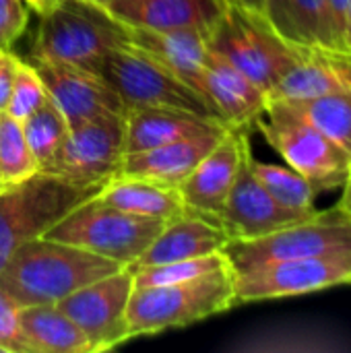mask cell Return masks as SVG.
<instances>
[{
	"mask_svg": "<svg viewBox=\"0 0 351 353\" xmlns=\"http://www.w3.org/2000/svg\"><path fill=\"white\" fill-rule=\"evenodd\" d=\"M122 267L126 265L41 236L21 244L10 254L0 271V290L19 308L58 304Z\"/></svg>",
	"mask_w": 351,
	"mask_h": 353,
	"instance_id": "6da1fadb",
	"label": "cell"
},
{
	"mask_svg": "<svg viewBox=\"0 0 351 353\" xmlns=\"http://www.w3.org/2000/svg\"><path fill=\"white\" fill-rule=\"evenodd\" d=\"M236 304L234 269L225 265L190 281L134 288L128 300L130 337L180 329L221 314Z\"/></svg>",
	"mask_w": 351,
	"mask_h": 353,
	"instance_id": "7a4b0ae2",
	"label": "cell"
},
{
	"mask_svg": "<svg viewBox=\"0 0 351 353\" xmlns=\"http://www.w3.org/2000/svg\"><path fill=\"white\" fill-rule=\"evenodd\" d=\"M39 17L31 56L48 62L99 74L103 58L116 46L128 41L124 25L103 6L87 0H62Z\"/></svg>",
	"mask_w": 351,
	"mask_h": 353,
	"instance_id": "3957f363",
	"label": "cell"
},
{
	"mask_svg": "<svg viewBox=\"0 0 351 353\" xmlns=\"http://www.w3.org/2000/svg\"><path fill=\"white\" fill-rule=\"evenodd\" d=\"M103 186H79L35 172L0 190V271L21 244L46 236L64 215L95 199Z\"/></svg>",
	"mask_w": 351,
	"mask_h": 353,
	"instance_id": "277c9868",
	"label": "cell"
},
{
	"mask_svg": "<svg viewBox=\"0 0 351 353\" xmlns=\"http://www.w3.org/2000/svg\"><path fill=\"white\" fill-rule=\"evenodd\" d=\"M209 48L254 81L267 95L306 52L288 43L263 14L230 0H225L223 14L209 35Z\"/></svg>",
	"mask_w": 351,
	"mask_h": 353,
	"instance_id": "5b68a950",
	"label": "cell"
},
{
	"mask_svg": "<svg viewBox=\"0 0 351 353\" xmlns=\"http://www.w3.org/2000/svg\"><path fill=\"white\" fill-rule=\"evenodd\" d=\"M254 126L283 157L285 165L302 174L319 194L345 186L351 174L350 157L290 103L269 99Z\"/></svg>",
	"mask_w": 351,
	"mask_h": 353,
	"instance_id": "8992f818",
	"label": "cell"
},
{
	"mask_svg": "<svg viewBox=\"0 0 351 353\" xmlns=\"http://www.w3.org/2000/svg\"><path fill=\"white\" fill-rule=\"evenodd\" d=\"M166 223L163 219L116 209L95 196L64 215L46 238L72 244L120 265H132Z\"/></svg>",
	"mask_w": 351,
	"mask_h": 353,
	"instance_id": "52a82bcc",
	"label": "cell"
},
{
	"mask_svg": "<svg viewBox=\"0 0 351 353\" xmlns=\"http://www.w3.org/2000/svg\"><path fill=\"white\" fill-rule=\"evenodd\" d=\"M99 77H103L114 87L126 110L168 108L217 118L213 108L197 89H192L184 79H180L159 60L151 58L128 41L116 46L103 58Z\"/></svg>",
	"mask_w": 351,
	"mask_h": 353,
	"instance_id": "ba28073f",
	"label": "cell"
},
{
	"mask_svg": "<svg viewBox=\"0 0 351 353\" xmlns=\"http://www.w3.org/2000/svg\"><path fill=\"white\" fill-rule=\"evenodd\" d=\"M345 250H351V217L337 205L327 211H317L312 217L267 236L252 240H230L223 246V254L234 271H244L275 261Z\"/></svg>",
	"mask_w": 351,
	"mask_h": 353,
	"instance_id": "9c48e42d",
	"label": "cell"
},
{
	"mask_svg": "<svg viewBox=\"0 0 351 353\" xmlns=\"http://www.w3.org/2000/svg\"><path fill=\"white\" fill-rule=\"evenodd\" d=\"M124 141V116L108 114L72 124L54 157L39 172L79 186L108 184L122 168Z\"/></svg>",
	"mask_w": 351,
	"mask_h": 353,
	"instance_id": "30bf717a",
	"label": "cell"
},
{
	"mask_svg": "<svg viewBox=\"0 0 351 353\" xmlns=\"http://www.w3.org/2000/svg\"><path fill=\"white\" fill-rule=\"evenodd\" d=\"M351 283V250L300 256L234 271L236 304L314 294Z\"/></svg>",
	"mask_w": 351,
	"mask_h": 353,
	"instance_id": "8fae6325",
	"label": "cell"
},
{
	"mask_svg": "<svg viewBox=\"0 0 351 353\" xmlns=\"http://www.w3.org/2000/svg\"><path fill=\"white\" fill-rule=\"evenodd\" d=\"M134 290V273L126 265L97 281L87 283L56 306L83 331L93 353L108 352L130 337L128 300Z\"/></svg>",
	"mask_w": 351,
	"mask_h": 353,
	"instance_id": "7c38bea8",
	"label": "cell"
},
{
	"mask_svg": "<svg viewBox=\"0 0 351 353\" xmlns=\"http://www.w3.org/2000/svg\"><path fill=\"white\" fill-rule=\"evenodd\" d=\"M250 159H252V149L246 151L244 161L234 180V186L228 194V201L217 217L228 240L261 238L314 215V213H298L279 205L257 180Z\"/></svg>",
	"mask_w": 351,
	"mask_h": 353,
	"instance_id": "4fadbf2b",
	"label": "cell"
},
{
	"mask_svg": "<svg viewBox=\"0 0 351 353\" xmlns=\"http://www.w3.org/2000/svg\"><path fill=\"white\" fill-rule=\"evenodd\" d=\"M31 66L39 72L50 99L62 112L68 126L108 114L126 116L128 112L114 87L97 72L35 56H31Z\"/></svg>",
	"mask_w": 351,
	"mask_h": 353,
	"instance_id": "5bb4252c",
	"label": "cell"
},
{
	"mask_svg": "<svg viewBox=\"0 0 351 353\" xmlns=\"http://www.w3.org/2000/svg\"><path fill=\"white\" fill-rule=\"evenodd\" d=\"M248 149V128H230L178 186L186 207L203 215L219 217Z\"/></svg>",
	"mask_w": 351,
	"mask_h": 353,
	"instance_id": "9a60e30c",
	"label": "cell"
},
{
	"mask_svg": "<svg viewBox=\"0 0 351 353\" xmlns=\"http://www.w3.org/2000/svg\"><path fill=\"white\" fill-rule=\"evenodd\" d=\"M199 91L217 118L230 128L250 130L269 103L267 91L213 50L209 52V60L203 68Z\"/></svg>",
	"mask_w": 351,
	"mask_h": 353,
	"instance_id": "2e32d148",
	"label": "cell"
},
{
	"mask_svg": "<svg viewBox=\"0 0 351 353\" xmlns=\"http://www.w3.org/2000/svg\"><path fill=\"white\" fill-rule=\"evenodd\" d=\"M228 242L230 240L217 217L188 209V213L168 221L147 250L128 267L141 269L161 263L199 259L223 250Z\"/></svg>",
	"mask_w": 351,
	"mask_h": 353,
	"instance_id": "e0dca14e",
	"label": "cell"
},
{
	"mask_svg": "<svg viewBox=\"0 0 351 353\" xmlns=\"http://www.w3.org/2000/svg\"><path fill=\"white\" fill-rule=\"evenodd\" d=\"M124 120H126L124 155L141 153L176 141H186L205 134H219L230 130V126L217 118H207V116H199L182 110H168V108H134L126 112Z\"/></svg>",
	"mask_w": 351,
	"mask_h": 353,
	"instance_id": "ac0fdd59",
	"label": "cell"
},
{
	"mask_svg": "<svg viewBox=\"0 0 351 353\" xmlns=\"http://www.w3.org/2000/svg\"><path fill=\"white\" fill-rule=\"evenodd\" d=\"M225 0H112L106 10L141 29H199L211 35Z\"/></svg>",
	"mask_w": 351,
	"mask_h": 353,
	"instance_id": "d6986e66",
	"label": "cell"
},
{
	"mask_svg": "<svg viewBox=\"0 0 351 353\" xmlns=\"http://www.w3.org/2000/svg\"><path fill=\"white\" fill-rule=\"evenodd\" d=\"M351 91V56L333 50H306L273 85L269 99L304 101L329 93Z\"/></svg>",
	"mask_w": 351,
	"mask_h": 353,
	"instance_id": "ffe728a7",
	"label": "cell"
},
{
	"mask_svg": "<svg viewBox=\"0 0 351 353\" xmlns=\"http://www.w3.org/2000/svg\"><path fill=\"white\" fill-rule=\"evenodd\" d=\"M124 25V23H122ZM128 43L159 60L192 89L199 91L203 68L209 60V33L199 29H141L124 25ZM201 93V91H199Z\"/></svg>",
	"mask_w": 351,
	"mask_h": 353,
	"instance_id": "44dd1931",
	"label": "cell"
},
{
	"mask_svg": "<svg viewBox=\"0 0 351 353\" xmlns=\"http://www.w3.org/2000/svg\"><path fill=\"white\" fill-rule=\"evenodd\" d=\"M225 132L176 141L141 153L124 155L118 176L151 178L180 186L190 176V172L201 163V159L223 139Z\"/></svg>",
	"mask_w": 351,
	"mask_h": 353,
	"instance_id": "7402d4cb",
	"label": "cell"
},
{
	"mask_svg": "<svg viewBox=\"0 0 351 353\" xmlns=\"http://www.w3.org/2000/svg\"><path fill=\"white\" fill-rule=\"evenodd\" d=\"M263 17L298 50L337 52L327 0H265Z\"/></svg>",
	"mask_w": 351,
	"mask_h": 353,
	"instance_id": "603a6c76",
	"label": "cell"
},
{
	"mask_svg": "<svg viewBox=\"0 0 351 353\" xmlns=\"http://www.w3.org/2000/svg\"><path fill=\"white\" fill-rule=\"evenodd\" d=\"M97 196L116 209L163 221H172L188 213L178 186L151 178L116 176L103 186Z\"/></svg>",
	"mask_w": 351,
	"mask_h": 353,
	"instance_id": "cb8c5ba5",
	"label": "cell"
},
{
	"mask_svg": "<svg viewBox=\"0 0 351 353\" xmlns=\"http://www.w3.org/2000/svg\"><path fill=\"white\" fill-rule=\"evenodd\" d=\"M19 329L29 353H93L83 331L56 304L19 308Z\"/></svg>",
	"mask_w": 351,
	"mask_h": 353,
	"instance_id": "d4e9b609",
	"label": "cell"
},
{
	"mask_svg": "<svg viewBox=\"0 0 351 353\" xmlns=\"http://www.w3.org/2000/svg\"><path fill=\"white\" fill-rule=\"evenodd\" d=\"M290 105L351 159V91L294 101Z\"/></svg>",
	"mask_w": 351,
	"mask_h": 353,
	"instance_id": "484cf974",
	"label": "cell"
},
{
	"mask_svg": "<svg viewBox=\"0 0 351 353\" xmlns=\"http://www.w3.org/2000/svg\"><path fill=\"white\" fill-rule=\"evenodd\" d=\"M252 172L257 180L265 186V190L283 207L298 211V213H317V196L319 192L312 188V184L292 170L290 165H279V163H267L250 159Z\"/></svg>",
	"mask_w": 351,
	"mask_h": 353,
	"instance_id": "4316f807",
	"label": "cell"
},
{
	"mask_svg": "<svg viewBox=\"0 0 351 353\" xmlns=\"http://www.w3.org/2000/svg\"><path fill=\"white\" fill-rule=\"evenodd\" d=\"M21 128L39 172L54 157L70 126L48 95V99L21 122Z\"/></svg>",
	"mask_w": 351,
	"mask_h": 353,
	"instance_id": "83f0119b",
	"label": "cell"
},
{
	"mask_svg": "<svg viewBox=\"0 0 351 353\" xmlns=\"http://www.w3.org/2000/svg\"><path fill=\"white\" fill-rule=\"evenodd\" d=\"M37 172V163L25 141L21 122L0 114V178L6 184H17L27 180Z\"/></svg>",
	"mask_w": 351,
	"mask_h": 353,
	"instance_id": "f1b7e54d",
	"label": "cell"
},
{
	"mask_svg": "<svg viewBox=\"0 0 351 353\" xmlns=\"http://www.w3.org/2000/svg\"><path fill=\"white\" fill-rule=\"evenodd\" d=\"M225 265H230V261L223 254V250H219V252L199 256V259L141 267V269H132L134 288H153V285H170V283H180V281H190V279L207 275L215 269H221Z\"/></svg>",
	"mask_w": 351,
	"mask_h": 353,
	"instance_id": "f546056e",
	"label": "cell"
},
{
	"mask_svg": "<svg viewBox=\"0 0 351 353\" xmlns=\"http://www.w3.org/2000/svg\"><path fill=\"white\" fill-rule=\"evenodd\" d=\"M46 99H48V91H46V85H43L39 72L31 66V62L19 60L14 81H12V89H10L4 112L8 116H12L14 120L23 122Z\"/></svg>",
	"mask_w": 351,
	"mask_h": 353,
	"instance_id": "4dcf8cb0",
	"label": "cell"
},
{
	"mask_svg": "<svg viewBox=\"0 0 351 353\" xmlns=\"http://www.w3.org/2000/svg\"><path fill=\"white\" fill-rule=\"evenodd\" d=\"M29 23V6L23 0H0V50H10Z\"/></svg>",
	"mask_w": 351,
	"mask_h": 353,
	"instance_id": "1f68e13d",
	"label": "cell"
},
{
	"mask_svg": "<svg viewBox=\"0 0 351 353\" xmlns=\"http://www.w3.org/2000/svg\"><path fill=\"white\" fill-rule=\"evenodd\" d=\"M0 347L6 353H29L19 329V306L0 290Z\"/></svg>",
	"mask_w": 351,
	"mask_h": 353,
	"instance_id": "d6a6232c",
	"label": "cell"
},
{
	"mask_svg": "<svg viewBox=\"0 0 351 353\" xmlns=\"http://www.w3.org/2000/svg\"><path fill=\"white\" fill-rule=\"evenodd\" d=\"M351 0H327L329 17H331V29L333 39L337 46V52H345V29H348V14H350Z\"/></svg>",
	"mask_w": 351,
	"mask_h": 353,
	"instance_id": "836d02e7",
	"label": "cell"
},
{
	"mask_svg": "<svg viewBox=\"0 0 351 353\" xmlns=\"http://www.w3.org/2000/svg\"><path fill=\"white\" fill-rule=\"evenodd\" d=\"M17 66H19V58L10 54V50H0V112H4L6 108Z\"/></svg>",
	"mask_w": 351,
	"mask_h": 353,
	"instance_id": "e575fe53",
	"label": "cell"
},
{
	"mask_svg": "<svg viewBox=\"0 0 351 353\" xmlns=\"http://www.w3.org/2000/svg\"><path fill=\"white\" fill-rule=\"evenodd\" d=\"M250 12H257V14H263V8H265V0H230Z\"/></svg>",
	"mask_w": 351,
	"mask_h": 353,
	"instance_id": "d590c367",
	"label": "cell"
},
{
	"mask_svg": "<svg viewBox=\"0 0 351 353\" xmlns=\"http://www.w3.org/2000/svg\"><path fill=\"white\" fill-rule=\"evenodd\" d=\"M337 207H339L341 211H345L351 217V174L350 178H348V182H345V186H343V196H341V201L337 203Z\"/></svg>",
	"mask_w": 351,
	"mask_h": 353,
	"instance_id": "8d00e7d4",
	"label": "cell"
},
{
	"mask_svg": "<svg viewBox=\"0 0 351 353\" xmlns=\"http://www.w3.org/2000/svg\"><path fill=\"white\" fill-rule=\"evenodd\" d=\"M62 0H33V10L37 14H46L48 10H52L56 4H60Z\"/></svg>",
	"mask_w": 351,
	"mask_h": 353,
	"instance_id": "74e56055",
	"label": "cell"
},
{
	"mask_svg": "<svg viewBox=\"0 0 351 353\" xmlns=\"http://www.w3.org/2000/svg\"><path fill=\"white\" fill-rule=\"evenodd\" d=\"M345 54H351V4L348 14V29H345Z\"/></svg>",
	"mask_w": 351,
	"mask_h": 353,
	"instance_id": "f35d334b",
	"label": "cell"
},
{
	"mask_svg": "<svg viewBox=\"0 0 351 353\" xmlns=\"http://www.w3.org/2000/svg\"><path fill=\"white\" fill-rule=\"evenodd\" d=\"M87 2H93V4H97V6H103V8H106L112 0H87Z\"/></svg>",
	"mask_w": 351,
	"mask_h": 353,
	"instance_id": "ab89813d",
	"label": "cell"
},
{
	"mask_svg": "<svg viewBox=\"0 0 351 353\" xmlns=\"http://www.w3.org/2000/svg\"><path fill=\"white\" fill-rule=\"evenodd\" d=\"M23 2H25V4H27L29 8H33V0H23Z\"/></svg>",
	"mask_w": 351,
	"mask_h": 353,
	"instance_id": "60d3db41",
	"label": "cell"
},
{
	"mask_svg": "<svg viewBox=\"0 0 351 353\" xmlns=\"http://www.w3.org/2000/svg\"><path fill=\"white\" fill-rule=\"evenodd\" d=\"M6 186H8V184H6V182H2V180H0V190H4V188H6Z\"/></svg>",
	"mask_w": 351,
	"mask_h": 353,
	"instance_id": "b9f144b4",
	"label": "cell"
},
{
	"mask_svg": "<svg viewBox=\"0 0 351 353\" xmlns=\"http://www.w3.org/2000/svg\"><path fill=\"white\" fill-rule=\"evenodd\" d=\"M0 353H6V352H4V350H2V347H0Z\"/></svg>",
	"mask_w": 351,
	"mask_h": 353,
	"instance_id": "7bdbcfd3",
	"label": "cell"
},
{
	"mask_svg": "<svg viewBox=\"0 0 351 353\" xmlns=\"http://www.w3.org/2000/svg\"><path fill=\"white\" fill-rule=\"evenodd\" d=\"M0 114H2V112H0Z\"/></svg>",
	"mask_w": 351,
	"mask_h": 353,
	"instance_id": "ee69618b",
	"label": "cell"
},
{
	"mask_svg": "<svg viewBox=\"0 0 351 353\" xmlns=\"http://www.w3.org/2000/svg\"><path fill=\"white\" fill-rule=\"evenodd\" d=\"M0 180H2V178H0Z\"/></svg>",
	"mask_w": 351,
	"mask_h": 353,
	"instance_id": "f6af8a7d",
	"label": "cell"
},
{
	"mask_svg": "<svg viewBox=\"0 0 351 353\" xmlns=\"http://www.w3.org/2000/svg\"><path fill=\"white\" fill-rule=\"evenodd\" d=\"M350 56H351V54H350Z\"/></svg>",
	"mask_w": 351,
	"mask_h": 353,
	"instance_id": "bcb514c9",
	"label": "cell"
}]
</instances>
